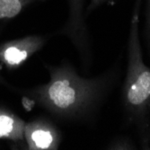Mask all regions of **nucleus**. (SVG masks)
I'll list each match as a JSON object with an SVG mask.
<instances>
[{"instance_id":"obj_1","label":"nucleus","mask_w":150,"mask_h":150,"mask_svg":"<svg viewBox=\"0 0 150 150\" xmlns=\"http://www.w3.org/2000/svg\"><path fill=\"white\" fill-rule=\"evenodd\" d=\"M50 80L28 92L29 100L64 120L93 116L118 77L117 69L88 78L78 75L67 62L48 67Z\"/></svg>"},{"instance_id":"obj_2","label":"nucleus","mask_w":150,"mask_h":150,"mask_svg":"<svg viewBox=\"0 0 150 150\" xmlns=\"http://www.w3.org/2000/svg\"><path fill=\"white\" fill-rule=\"evenodd\" d=\"M140 0H138L134 16L131 20L128 40L127 72L121 92L123 109L129 124L137 126L140 132L145 147H148L150 132V67L143 59L139 38V9Z\"/></svg>"},{"instance_id":"obj_3","label":"nucleus","mask_w":150,"mask_h":150,"mask_svg":"<svg viewBox=\"0 0 150 150\" xmlns=\"http://www.w3.org/2000/svg\"><path fill=\"white\" fill-rule=\"evenodd\" d=\"M47 42L43 36L30 35L0 45V63L9 69H16L42 50Z\"/></svg>"},{"instance_id":"obj_4","label":"nucleus","mask_w":150,"mask_h":150,"mask_svg":"<svg viewBox=\"0 0 150 150\" xmlns=\"http://www.w3.org/2000/svg\"><path fill=\"white\" fill-rule=\"evenodd\" d=\"M69 16L61 33L70 40L85 61L90 58L89 36L84 16V0H67Z\"/></svg>"},{"instance_id":"obj_5","label":"nucleus","mask_w":150,"mask_h":150,"mask_svg":"<svg viewBox=\"0 0 150 150\" xmlns=\"http://www.w3.org/2000/svg\"><path fill=\"white\" fill-rule=\"evenodd\" d=\"M24 142L32 150H55L61 142V133L50 120L38 119L25 123Z\"/></svg>"},{"instance_id":"obj_6","label":"nucleus","mask_w":150,"mask_h":150,"mask_svg":"<svg viewBox=\"0 0 150 150\" xmlns=\"http://www.w3.org/2000/svg\"><path fill=\"white\" fill-rule=\"evenodd\" d=\"M26 122L7 108L0 106V139L13 143L24 142Z\"/></svg>"},{"instance_id":"obj_7","label":"nucleus","mask_w":150,"mask_h":150,"mask_svg":"<svg viewBox=\"0 0 150 150\" xmlns=\"http://www.w3.org/2000/svg\"><path fill=\"white\" fill-rule=\"evenodd\" d=\"M34 0H0V22L16 17Z\"/></svg>"},{"instance_id":"obj_8","label":"nucleus","mask_w":150,"mask_h":150,"mask_svg":"<svg viewBox=\"0 0 150 150\" xmlns=\"http://www.w3.org/2000/svg\"><path fill=\"white\" fill-rule=\"evenodd\" d=\"M107 149H115V150H131L136 149V146L128 138H119L112 140L107 146Z\"/></svg>"},{"instance_id":"obj_9","label":"nucleus","mask_w":150,"mask_h":150,"mask_svg":"<svg viewBox=\"0 0 150 150\" xmlns=\"http://www.w3.org/2000/svg\"><path fill=\"white\" fill-rule=\"evenodd\" d=\"M146 37L147 45L150 50V0H148V6L146 10Z\"/></svg>"},{"instance_id":"obj_10","label":"nucleus","mask_w":150,"mask_h":150,"mask_svg":"<svg viewBox=\"0 0 150 150\" xmlns=\"http://www.w3.org/2000/svg\"><path fill=\"white\" fill-rule=\"evenodd\" d=\"M148 143H150V132H149V137H148Z\"/></svg>"}]
</instances>
